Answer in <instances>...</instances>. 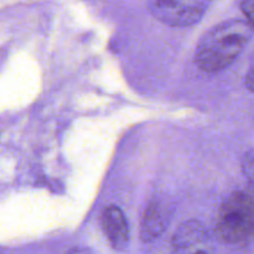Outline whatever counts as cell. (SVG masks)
<instances>
[{
  "mask_svg": "<svg viewBox=\"0 0 254 254\" xmlns=\"http://www.w3.org/2000/svg\"><path fill=\"white\" fill-rule=\"evenodd\" d=\"M252 37V29L242 20H230L213 27L198 44L195 61L206 72H217L237 60Z\"/></svg>",
  "mask_w": 254,
  "mask_h": 254,
  "instance_id": "1",
  "label": "cell"
},
{
  "mask_svg": "<svg viewBox=\"0 0 254 254\" xmlns=\"http://www.w3.org/2000/svg\"><path fill=\"white\" fill-rule=\"evenodd\" d=\"M166 227L165 208L160 203L153 202L148 206L141 220L140 238L143 242H151L164 232Z\"/></svg>",
  "mask_w": 254,
  "mask_h": 254,
  "instance_id": "6",
  "label": "cell"
},
{
  "mask_svg": "<svg viewBox=\"0 0 254 254\" xmlns=\"http://www.w3.org/2000/svg\"><path fill=\"white\" fill-rule=\"evenodd\" d=\"M242 10L243 12L246 14V16L248 17V20H252V15H253V0H243L242 1Z\"/></svg>",
  "mask_w": 254,
  "mask_h": 254,
  "instance_id": "7",
  "label": "cell"
},
{
  "mask_svg": "<svg viewBox=\"0 0 254 254\" xmlns=\"http://www.w3.org/2000/svg\"><path fill=\"white\" fill-rule=\"evenodd\" d=\"M208 0H148L150 14L163 24L185 27L200 21Z\"/></svg>",
  "mask_w": 254,
  "mask_h": 254,
  "instance_id": "3",
  "label": "cell"
},
{
  "mask_svg": "<svg viewBox=\"0 0 254 254\" xmlns=\"http://www.w3.org/2000/svg\"><path fill=\"white\" fill-rule=\"evenodd\" d=\"M101 223L107 240L114 250L123 251L128 247L129 227L121 208L116 206H108L104 208Z\"/></svg>",
  "mask_w": 254,
  "mask_h": 254,
  "instance_id": "5",
  "label": "cell"
},
{
  "mask_svg": "<svg viewBox=\"0 0 254 254\" xmlns=\"http://www.w3.org/2000/svg\"><path fill=\"white\" fill-rule=\"evenodd\" d=\"M253 230V202L250 195L235 191L221 205L216 223V236L222 243L246 242Z\"/></svg>",
  "mask_w": 254,
  "mask_h": 254,
  "instance_id": "2",
  "label": "cell"
},
{
  "mask_svg": "<svg viewBox=\"0 0 254 254\" xmlns=\"http://www.w3.org/2000/svg\"><path fill=\"white\" fill-rule=\"evenodd\" d=\"M171 254H216L208 231L197 221H188L173 238Z\"/></svg>",
  "mask_w": 254,
  "mask_h": 254,
  "instance_id": "4",
  "label": "cell"
},
{
  "mask_svg": "<svg viewBox=\"0 0 254 254\" xmlns=\"http://www.w3.org/2000/svg\"><path fill=\"white\" fill-rule=\"evenodd\" d=\"M64 254H93L91 251L88 250H83V248H77V250H71L68 252L64 253Z\"/></svg>",
  "mask_w": 254,
  "mask_h": 254,
  "instance_id": "8",
  "label": "cell"
}]
</instances>
